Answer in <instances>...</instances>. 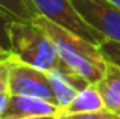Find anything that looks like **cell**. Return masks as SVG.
<instances>
[{
	"label": "cell",
	"mask_w": 120,
	"mask_h": 119,
	"mask_svg": "<svg viewBox=\"0 0 120 119\" xmlns=\"http://www.w3.org/2000/svg\"><path fill=\"white\" fill-rule=\"evenodd\" d=\"M31 23L50 38L59 51L60 59L70 70L80 74L93 85L102 78L107 69V60L102 57L98 44L62 28L41 15L34 16Z\"/></svg>",
	"instance_id": "cell-1"
},
{
	"label": "cell",
	"mask_w": 120,
	"mask_h": 119,
	"mask_svg": "<svg viewBox=\"0 0 120 119\" xmlns=\"http://www.w3.org/2000/svg\"><path fill=\"white\" fill-rule=\"evenodd\" d=\"M10 46V57L31 67L41 69L44 72L68 69L60 59L59 51L50 38L44 31H41L38 26H34L31 21L11 20Z\"/></svg>",
	"instance_id": "cell-2"
},
{
	"label": "cell",
	"mask_w": 120,
	"mask_h": 119,
	"mask_svg": "<svg viewBox=\"0 0 120 119\" xmlns=\"http://www.w3.org/2000/svg\"><path fill=\"white\" fill-rule=\"evenodd\" d=\"M28 2L33 5L38 15L98 46L105 39L104 34H101L98 29H94L83 20V16L78 13L71 0H28Z\"/></svg>",
	"instance_id": "cell-3"
},
{
	"label": "cell",
	"mask_w": 120,
	"mask_h": 119,
	"mask_svg": "<svg viewBox=\"0 0 120 119\" xmlns=\"http://www.w3.org/2000/svg\"><path fill=\"white\" fill-rule=\"evenodd\" d=\"M8 91L10 95L36 96L55 103L47 72L23 64L10 57V54H8Z\"/></svg>",
	"instance_id": "cell-4"
},
{
	"label": "cell",
	"mask_w": 120,
	"mask_h": 119,
	"mask_svg": "<svg viewBox=\"0 0 120 119\" xmlns=\"http://www.w3.org/2000/svg\"><path fill=\"white\" fill-rule=\"evenodd\" d=\"M83 20L105 39L120 42V7L109 0H71Z\"/></svg>",
	"instance_id": "cell-5"
},
{
	"label": "cell",
	"mask_w": 120,
	"mask_h": 119,
	"mask_svg": "<svg viewBox=\"0 0 120 119\" xmlns=\"http://www.w3.org/2000/svg\"><path fill=\"white\" fill-rule=\"evenodd\" d=\"M47 75H49V83H50L55 103L62 108V111L73 101V98L78 95V91L91 85L84 77H81L80 74L70 69L52 70V72H47Z\"/></svg>",
	"instance_id": "cell-6"
},
{
	"label": "cell",
	"mask_w": 120,
	"mask_h": 119,
	"mask_svg": "<svg viewBox=\"0 0 120 119\" xmlns=\"http://www.w3.org/2000/svg\"><path fill=\"white\" fill-rule=\"evenodd\" d=\"M62 108L59 104L36 96L24 95H10L8 106L2 119H18L26 116H59Z\"/></svg>",
	"instance_id": "cell-7"
},
{
	"label": "cell",
	"mask_w": 120,
	"mask_h": 119,
	"mask_svg": "<svg viewBox=\"0 0 120 119\" xmlns=\"http://www.w3.org/2000/svg\"><path fill=\"white\" fill-rule=\"evenodd\" d=\"M96 86L102 96L104 108L120 114V67L107 62V69Z\"/></svg>",
	"instance_id": "cell-8"
},
{
	"label": "cell",
	"mask_w": 120,
	"mask_h": 119,
	"mask_svg": "<svg viewBox=\"0 0 120 119\" xmlns=\"http://www.w3.org/2000/svg\"><path fill=\"white\" fill-rule=\"evenodd\" d=\"M101 109H105L102 96H101L98 86L91 83L86 88H83L81 91H78V95L62 113L63 114H76V113H94V111H101Z\"/></svg>",
	"instance_id": "cell-9"
},
{
	"label": "cell",
	"mask_w": 120,
	"mask_h": 119,
	"mask_svg": "<svg viewBox=\"0 0 120 119\" xmlns=\"http://www.w3.org/2000/svg\"><path fill=\"white\" fill-rule=\"evenodd\" d=\"M0 10L11 20L31 21L34 16H38L36 10L28 0H0Z\"/></svg>",
	"instance_id": "cell-10"
},
{
	"label": "cell",
	"mask_w": 120,
	"mask_h": 119,
	"mask_svg": "<svg viewBox=\"0 0 120 119\" xmlns=\"http://www.w3.org/2000/svg\"><path fill=\"white\" fill-rule=\"evenodd\" d=\"M99 51L102 54V57L109 64H114V65L120 67V42L112 39H104L99 44Z\"/></svg>",
	"instance_id": "cell-11"
},
{
	"label": "cell",
	"mask_w": 120,
	"mask_h": 119,
	"mask_svg": "<svg viewBox=\"0 0 120 119\" xmlns=\"http://www.w3.org/2000/svg\"><path fill=\"white\" fill-rule=\"evenodd\" d=\"M10 23L11 18L0 10V54H10Z\"/></svg>",
	"instance_id": "cell-12"
},
{
	"label": "cell",
	"mask_w": 120,
	"mask_h": 119,
	"mask_svg": "<svg viewBox=\"0 0 120 119\" xmlns=\"http://www.w3.org/2000/svg\"><path fill=\"white\" fill-rule=\"evenodd\" d=\"M57 119H120V114H115L109 109H101L94 113H76V114H60Z\"/></svg>",
	"instance_id": "cell-13"
},
{
	"label": "cell",
	"mask_w": 120,
	"mask_h": 119,
	"mask_svg": "<svg viewBox=\"0 0 120 119\" xmlns=\"http://www.w3.org/2000/svg\"><path fill=\"white\" fill-rule=\"evenodd\" d=\"M8 99H10V91H0V119L7 111Z\"/></svg>",
	"instance_id": "cell-14"
},
{
	"label": "cell",
	"mask_w": 120,
	"mask_h": 119,
	"mask_svg": "<svg viewBox=\"0 0 120 119\" xmlns=\"http://www.w3.org/2000/svg\"><path fill=\"white\" fill-rule=\"evenodd\" d=\"M59 116H26V118H18V119H57Z\"/></svg>",
	"instance_id": "cell-15"
},
{
	"label": "cell",
	"mask_w": 120,
	"mask_h": 119,
	"mask_svg": "<svg viewBox=\"0 0 120 119\" xmlns=\"http://www.w3.org/2000/svg\"><path fill=\"white\" fill-rule=\"evenodd\" d=\"M110 3H114V5H117V7H120V0H109Z\"/></svg>",
	"instance_id": "cell-16"
}]
</instances>
